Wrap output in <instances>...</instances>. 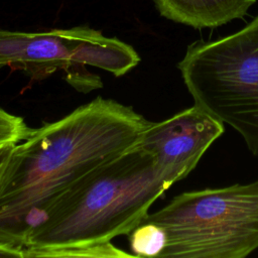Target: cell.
I'll return each instance as SVG.
<instances>
[{
    "label": "cell",
    "instance_id": "6da1fadb",
    "mask_svg": "<svg viewBox=\"0 0 258 258\" xmlns=\"http://www.w3.org/2000/svg\"><path fill=\"white\" fill-rule=\"evenodd\" d=\"M151 121L97 97L16 144L0 189V245L23 247L55 201L101 164L137 146Z\"/></svg>",
    "mask_w": 258,
    "mask_h": 258
},
{
    "label": "cell",
    "instance_id": "7a4b0ae2",
    "mask_svg": "<svg viewBox=\"0 0 258 258\" xmlns=\"http://www.w3.org/2000/svg\"><path fill=\"white\" fill-rule=\"evenodd\" d=\"M172 184L138 144L67 189L22 248H72L128 235Z\"/></svg>",
    "mask_w": 258,
    "mask_h": 258
},
{
    "label": "cell",
    "instance_id": "3957f363",
    "mask_svg": "<svg viewBox=\"0 0 258 258\" xmlns=\"http://www.w3.org/2000/svg\"><path fill=\"white\" fill-rule=\"evenodd\" d=\"M143 220L166 233L160 258H245L258 249V180L181 192Z\"/></svg>",
    "mask_w": 258,
    "mask_h": 258
},
{
    "label": "cell",
    "instance_id": "277c9868",
    "mask_svg": "<svg viewBox=\"0 0 258 258\" xmlns=\"http://www.w3.org/2000/svg\"><path fill=\"white\" fill-rule=\"evenodd\" d=\"M177 69L195 105L258 156V16L233 34L189 44Z\"/></svg>",
    "mask_w": 258,
    "mask_h": 258
},
{
    "label": "cell",
    "instance_id": "5b68a950",
    "mask_svg": "<svg viewBox=\"0 0 258 258\" xmlns=\"http://www.w3.org/2000/svg\"><path fill=\"white\" fill-rule=\"evenodd\" d=\"M139 61L131 45L87 26L41 32L0 29V69H21L35 78L63 70L68 82L82 92L102 86L100 78L89 74L86 66L120 77Z\"/></svg>",
    "mask_w": 258,
    "mask_h": 258
},
{
    "label": "cell",
    "instance_id": "8992f818",
    "mask_svg": "<svg viewBox=\"0 0 258 258\" xmlns=\"http://www.w3.org/2000/svg\"><path fill=\"white\" fill-rule=\"evenodd\" d=\"M225 131L222 122L194 105L168 119L151 122L140 147L171 182L185 178L208 148Z\"/></svg>",
    "mask_w": 258,
    "mask_h": 258
},
{
    "label": "cell",
    "instance_id": "52a82bcc",
    "mask_svg": "<svg viewBox=\"0 0 258 258\" xmlns=\"http://www.w3.org/2000/svg\"><path fill=\"white\" fill-rule=\"evenodd\" d=\"M159 14L197 29L215 28L244 17L257 0H153Z\"/></svg>",
    "mask_w": 258,
    "mask_h": 258
},
{
    "label": "cell",
    "instance_id": "ba28073f",
    "mask_svg": "<svg viewBox=\"0 0 258 258\" xmlns=\"http://www.w3.org/2000/svg\"><path fill=\"white\" fill-rule=\"evenodd\" d=\"M128 236L130 249L136 257H159L167 243L164 229L145 220L137 225Z\"/></svg>",
    "mask_w": 258,
    "mask_h": 258
},
{
    "label": "cell",
    "instance_id": "9c48e42d",
    "mask_svg": "<svg viewBox=\"0 0 258 258\" xmlns=\"http://www.w3.org/2000/svg\"><path fill=\"white\" fill-rule=\"evenodd\" d=\"M24 258L35 257H132L133 254L124 252L114 246L111 242L92 244L87 246L72 247V248H22Z\"/></svg>",
    "mask_w": 258,
    "mask_h": 258
},
{
    "label": "cell",
    "instance_id": "30bf717a",
    "mask_svg": "<svg viewBox=\"0 0 258 258\" xmlns=\"http://www.w3.org/2000/svg\"><path fill=\"white\" fill-rule=\"evenodd\" d=\"M24 120L16 115L0 109V145L7 143H19L32 131Z\"/></svg>",
    "mask_w": 258,
    "mask_h": 258
},
{
    "label": "cell",
    "instance_id": "8fae6325",
    "mask_svg": "<svg viewBox=\"0 0 258 258\" xmlns=\"http://www.w3.org/2000/svg\"><path fill=\"white\" fill-rule=\"evenodd\" d=\"M16 143H7L0 145V189L7 175L12 156L14 154Z\"/></svg>",
    "mask_w": 258,
    "mask_h": 258
},
{
    "label": "cell",
    "instance_id": "7c38bea8",
    "mask_svg": "<svg viewBox=\"0 0 258 258\" xmlns=\"http://www.w3.org/2000/svg\"><path fill=\"white\" fill-rule=\"evenodd\" d=\"M0 257H16V258H24L23 249L8 246V245H0Z\"/></svg>",
    "mask_w": 258,
    "mask_h": 258
}]
</instances>
